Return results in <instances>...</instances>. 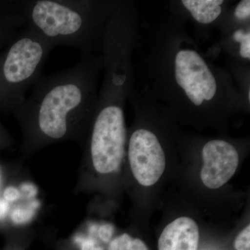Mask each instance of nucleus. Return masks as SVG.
Instances as JSON below:
<instances>
[{"mask_svg":"<svg viewBox=\"0 0 250 250\" xmlns=\"http://www.w3.org/2000/svg\"><path fill=\"white\" fill-rule=\"evenodd\" d=\"M95 70L90 53L82 54L73 66L39 78L30 96L13 113L29 145L80 134L95 109Z\"/></svg>","mask_w":250,"mask_h":250,"instance_id":"nucleus-1","label":"nucleus"},{"mask_svg":"<svg viewBox=\"0 0 250 250\" xmlns=\"http://www.w3.org/2000/svg\"><path fill=\"white\" fill-rule=\"evenodd\" d=\"M25 27L54 47L68 46L89 53L101 15L97 3L84 0H21Z\"/></svg>","mask_w":250,"mask_h":250,"instance_id":"nucleus-2","label":"nucleus"},{"mask_svg":"<svg viewBox=\"0 0 250 250\" xmlns=\"http://www.w3.org/2000/svg\"><path fill=\"white\" fill-rule=\"evenodd\" d=\"M54 47L25 27L0 52V112L14 113L27 90L41 77L47 56Z\"/></svg>","mask_w":250,"mask_h":250,"instance_id":"nucleus-3","label":"nucleus"},{"mask_svg":"<svg viewBox=\"0 0 250 250\" xmlns=\"http://www.w3.org/2000/svg\"><path fill=\"white\" fill-rule=\"evenodd\" d=\"M103 105L97 113L90 136L89 152L94 169L100 174L118 170L126 143L124 112L119 105Z\"/></svg>","mask_w":250,"mask_h":250,"instance_id":"nucleus-4","label":"nucleus"},{"mask_svg":"<svg viewBox=\"0 0 250 250\" xmlns=\"http://www.w3.org/2000/svg\"><path fill=\"white\" fill-rule=\"evenodd\" d=\"M129 165L141 185L151 187L164 174L166 156L156 135L146 129H138L131 135L128 150Z\"/></svg>","mask_w":250,"mask_h":250,"instance_id":"nucleus-5","label":"nucleus"},{"mask_svg":"<svg viewBox=\"0 0 250 250\" xmlns=\"http://www.w3.org/2000/svg\"><path fill=\"white\" fill-rule=\"evenodd\" d=\"M175 78L189 100L196 106L214 98L216 81L205 61L195 51L182 50L177 54Z\"/></svg>","mask_w":250,"mask_h":250,"instance_id":"nucleus-6","label":"nucleus"},{"mask_svg":"<svg viewBox=\"0 0 250 250\" xmlns=\"http://www.w3.org/2000/svg\"><path fill=\"white\" fill-rule=\"evenodd\" d=\"M201 179L210 189L223 187L233 177L238 167L239 156L232 145L222 140L207 143L202 149Z\"/></svg>","mask_w":250,"mask_h":250,"instance_id":"nucleus-7","label":"nucleus"},{"mask_svg":"<svg viewBox=\"0 0 250 250\" xmlns=\"http://www.w3.org/2000/svg\"><path fill=\"white\" fill-rule=\"evenodd\" d=\"M200 231L193 219L180 217L164 229L158 243L159 250H197Z\"/></svg>","mask_w":250,"mask_h":250,"instance_id":"nucleus-8","label":"nucleus"},{"mask_svg":"<svg viewBox=\"0 0 250 250\" xmlns=\"http://www.w3.org/2000/svg\"><path fill=\"white\" fill-rule=\"evenodd\" d=\"M25 25L21 0H0V52Z\"/></svg>","mask_w":250,"mask_h":250,"instance_id":"nucleus-9","label":"nucleus"},{"mask_svg":"<svg viewBox=\"0 0 250 250\" xmlns=\"http://www.w3.org/2000/svg\"><path fill=\"white\" fill-rule=\"evenodd\" d=\"M223 0H183L182 3L192 17L202 24H209L221 14Z\"/></svg>","mask_w":250,"mask_h":250,"instance_id":"nucleus-10","label":"nucleus"},{"mask_svg":"<svg viewBox=\"0 0 250 250\" xmlns=\"http://www.w3.org/2000/svg\"><path fill=\"white\" fill-rule=\"evenodd\" d=\"M108 250H148L146 243L139 238L133 239L127 233L117 237L110 243Z\"/></svg>","mask_w":250,"mask_h":250,"instance_id":"nucleus-11","label":"nucleus"},{"mask_svg":"<svg viewBox=\"0 0 250 250\" xmlns=\"http://www.w3.org/2000/svg\"><path fill=\"white\" fill-rule=\"evenodd\" d=\"M233 39L241 43L240 54L242 57L250 58V33L243 30H238L233 34Z\"/></svg>","mask_w":250,"mask_h":250,"instance_id":"nucleus-12","label":"nucleus"},{"mask_svg":"<svg viewBox=\"0 0 250 250\" xmlns=\"http://www.w3.org/2000/svg\"><path fill=\"white\" fill-rule=\"evenodd\" d=\"M236 250H250V225H248L236 237L234 242Z\"/></svg>","mask_w":250,"mask_h":250,"instance_id":"nucleus-13","label":"nucleus"},{"mask_svg":"<svg viewBox=\"0 0 250 250\" xmlns=\"http://www.w3.org/2000/svg\"><path fill=\"white\" fill-rule=\"evenodd\" d=\"M235 16L238 20H245L250 16V1L243 0L237 6L235 10Z\"/></svg>","mask_w":250,"mask_h":250,"instance_id":"nucleus-14","label":"nucleus"},{"mask_svg":"<svg viewBox=\"0 0 250 250\" xmlns=\"http://www.w3.org/2000/svg\"><path fill=\"white\" fill-rule=\"evenodd\" d=\"M112 233H113V228L111 227L106 225V226L103 227L100 229V236L102 238L103 241L107 242L110 241L112 236Z\"/></svg>","mask_w":250,"mask_h":250,"instance_id":"nucleus-15","label":"nucleus"},{"mask_svg":"<svg viewBox=\"0 0 250 250\" xmlns=\"http://www.w3.org/2000/svg\"><path fill=\"white\" fill-rule=\"evenodd\" d=\"M18 195V191L14 188H9L6 189L4 193V196L8 200H16Z\"/></svg>","mask_w":250,"mask_h":250,"instance_id":"nucleus-16","label":"nucleus"},{"mask_svg":"<svg viewBox=\"0 0 250 250\" xmlns=\"http://www.w3.org/2000/svg\"><path fill=\"white\" fill-rule=\"evenodd\" d=\"M5 139L4 136H3L2 131H1V128H0V144L3 143L2 141Z\"/></svg>","mask_w":250,"mask_h":250,"instance_id":"nucleus-17","label":"nucleus"}]
</instances>
